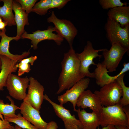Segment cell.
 <instances>
[{
	"label": "cell",
	"mask_w": 129,
	"mask_h": 129,
	"mask_svg": "<svg viewBox=\"0 0 129 129\" xmlns=\"http://www.w3.org/2000/svg\"><path fill=\"white\" fill-rule=\"evenodd\" d=\"M61 64V71L58 80L59 87L56 93L58 94L85 77L80 72V61L73 46L64 54Z\"/></svg>",
	"instance_id": "obj_1"
},
{
	"label": "cell",
	"mask_w": 129,
	"mask_h": 129,
	"mask_svg": "<svg viewBox=\"0 0 129 129\" xmlns=\"http://www.w3.org/2000/svg\"><path fill=\"white\" fill-rule=\"evenodd\" d=\"M99 115L100 125L102 128L109 125L124 126L129 128V120L123 111V107L119 103L103 106Z\"/></svg>",
	"instance_id": "obj_2"
},
{
	"label": "cell",
	"mask_w": 129,
	"mask_h": 129,
	"mask_svg": "<svg viewBox=\"0 0 129 129\" xmlns=\"http://www.w3.org/2000/svg\"><path fill=\"white\" fill-rule=\"evenodd\" d=\"M104 28L107 38L111 44L119 43L129 49V25L123 28L119 23L108 17Z\"/></svg>",
	"instance_id": "obj_3"
},
{
	"label": "cell",
	"mask_w": 129,
	"mask_h": 129,
	"mask_svg": "<svg viewBox=\"0 0 129 129\" xmlns=\"http://www.w3.org/2000/svg\"><path fill=\"white\" fill-rule=\"evenodd\" d=\"M94 93L99 98L102 106L107 107L119 103L122 96L121 87L116 81L103 86Z\"/></svg>",
	"instance_id": "obj_4"
},
{
	"label": "cell",
	"mask_w": 129,
	"mask_h": 129,
	"mask_svg": "<svg viewBox=\"0 0 129 129\" xmlns=\"http://www.w3.org/2000/svg\"><path fill=\"white\" fill-rule=\"evenodd\" d=\"M108 49L106 48L95 49L93 47L92 43L88 41L83 51L80 53H76L80 62V71L81 74L85 77L94 78V73L90 72L89 67L91 65H96L93 61L94 59L97 57L100 58L102 57V55L98 54L99 52Z\"/></svg>",
	"instance_id": "obj_5"
},
{
	"label": "cell",
	"mask_w": 129,
	"mask_h": 129,
	"mask_svg": "<svg viewBox=\"0 0 129 129\" xmlns=\"http://www.w3.org/2000/svg\"><path fill=\"white\" fill-rule=\"evenodd\" d=\"M47 21L48 23H53L57 34L67 40L70 47L72 46L74 39L78 31L71 22L66 19H59L54 11H52L50 16L47 18Z\"/></svg>",
	"instance_id": "obj_6"
},
{
	"label": "cell",
	"mask_w": 129,
	"mask_h": 129,
	"mask_svg": "<svg viewBox=\"0 0 129 129\" xmlns=\"http://www.w3.org/2000/svg\"><path fill=\"white\" fill-rule=\"evenodd\" d=\"M29 82V78L27 76L22 78L11 73L8 78L6 87L11 97L16 99L23 100L27 96Z\"/></svg>",
	"instance_id": "obj_7"
},
{
	"label": "cell",
	"mask_w": 129,
	"mask_h": 129,
	"mask_svg": "<svg viewBox=\"0 0 129 129\" xmlns=\"http://www.w3.org/2000/svg\"><path fill=\"white\" fill-rule=\"evenodd\" d=\"M111 44L110 49L102 51L104 60L102 64L104 66L108 72L115 71L123 56L129 49L123 47L118 43Z\"/></svg>",
	"instance_id": "obj_8"
},
{
	"label": "cell",
	"mask_w": 129,
	"mask_h": 129,
	"mask_svg": "<svg viewBox=\"0 0 129 129\" xmlns=\"http://www.w3.org/2000/svg\"><path fill=\"white\" fill-rule=\"evenodd\" d=\"M56 31L52 26H48L47 29L44 30H38L29 34L25 31L21 37L22 39H27L31 40L32 47L35 50L38 48L39 43L45 40H53L56 44L60 45L63 41L64 38L58 34L53 33Z\"/></svg>",
	"instance_id": "obj_9"
},
{
	"label": "cell",
	"mask_w": 129,
	"mask_h": 129,
	"mask_svg": "<svg viewBox=\"0 0 129 129\" xmlns=\"http://www.w3.org/2000/svg\"><path fill=\"white\" fill-rule=\"evenodd\" d=\"M90 81L88 78H83L67 90L64 93L58 96L57 99L60 104L63 105L67 102H70L72 105L74 111L75 112L76 109L75 107L78 99L88 88Z\"/></svg>",
	"instance_id": "obj_10"
},
{
	"label": "cell",
	"mask_w": 129,
	"mask_h": 129,
	"mask_svg": "<svg viewBox=\"0 0 129 129\" xmlns=\"http://www.w3.org/2000/svg\"><path fill=\"white\" fill-rule=\"evenodd\" d=\"M44 99L52 106L56 115L63 122L65 129H82L83 127L80 120L74 115L71 114L70 110L53 102L46 94L44 95Z\"/></svg>",
	"instance_id": "obj_11"
},
{
	"label": "cell",
	"mask_w": 129,
	"mask_h": 129,
	"mask_svg": "<svg viewBox=\"0 0 129 129\" xmlns=\"http://www.w3.org/2000/svg\"><path fill=\"white\" fill-rule=\"evenodd\" d=\"M29 79L27 93L24 100L27 102L33 107L39 111L44 99V88L32 77H30Z\"/></svg>",
	"instance_id": "obj_12"
},
{
	"label": "cell",
	"mask_w": 129,
	"mask_h": 129,
	"mask_svg": "<svg viewBox=\"0 0 129 129\" xmlns=\"http://www.w3.org/2000/svg\"><path fill=\"white\" fill-rule=\"evenodd\" d=\"M19 108L20 113L25 119L38 129H46L48 123L42 119L39 111L25 100H23Z\"/></svg>",
	"instance_id": "obj_13"
},
{
	"label": "cell",
	"mask_w": 129,
	"mask_h": 129,
	"mask_svg": "<svg viewBox=\"0 0 129 129\" xmlns=\"http://www.w3.org/2000/svg\"><path fill=\"white\" fill-rule=\"evenodd\" d=\"M96 65L97 67L93 72L94 78L97 85L101 87L115 81L119 76L129 70V63H124L120 72L117 75L111 76L108 74V70L102 63H99Z\"/></svg>",
	"instance_id": "obj_14"
},
{
	"label": "cell",
	"mask_w": 129,
	"mask_h": 129,
	"mask_svg": "<svg viewBox=\"0 0 129 129\" xmlns=\"http://www.w3.org/2000/svg\"><path fill=\"white\" fill-rule=\"evenodd\" d=\"M76 106L84 109L89 108L92 111L99 113L102 106L98 97L89 90H85L80 96Z\"/></svg>",
	"instance_id": "obj_15"
},
{
	"label": "cell",
	"mask_w": 129,
	"mask_h": 129,
	"mask_svg": "<svg viewBox=\"0 0 129 129\" xmlns=\"http://www.w3.org/2000/svg\"><path fill=\"white\" fill-rule=\"evenodd\" d=\"M6 29L2 31L1 39L0 42V55L5 56L10 59L18 61H20L23 59L26 58L30 54L29 51L23 52L21 55L13 54L9 51V43L12 40L18 41L20 38L16 36L11 37L7 36L6 34Z\"/></svg>",
	"instance_id": "obj_16"
},
{
	"label": "cell",
	"mask_w": 129,
	"mask_h": 129,
	"mask_svg": "<svg viewBox=\"0 0 129 129\" xmlns=\"http://www.w3.org/2000/svg\"><path fill=\"white\" fill-rule=\"evenodd\" d=\"M12 8L15 13V20L17 27L16 36L21 38L22 35L25 31L24 27L28 25V15L22 8L21 5L15 0H13Z\"/></svg>",
	"instance_id": "obj_17"
},
{
	"label": "cell",
	"mask_w": 129,
	"mask_h": 129,
	"mask_svg": "<svg viewBox=\"0 0 129 129\" xmlns=\"http://www.w3.org/2000/svg\"><path fill=\"white\" fill-rule=\"evenodd\" d=\"M75 112L82 125V129H96L100 126L99 113L93 111L88 113L84 109L81 110L79 108Z\"/></svg>",
	"instance_id": "obj_18"
},
{
	"label": "cell",
	"mask_w": 129,
	"mask_h": 129,
	"mask_svg": "<svg viewBox=\"0 0 129 129\" xmlns=\"http://www.w3.org/2000/svg\"><path fill=\"white\" fill-rule=\"evenodd\" d=\"M2 61L1 69L0 72V91H3L6 87L7 79L9 75L15 72L17 68L16 66L18 61L11 60L7 57L0 55Z\"/></svg>",
	"instance_id": "obj_19"
},
{
	"label": "cell",
	"mask_w": 129,
	"mask_h": 129,
	"mask_svg": "<svg viewBox=\"0 0 129 129\" xmlns=\"http://www.w3.org/2000/svg\"><path fill=\"white\" fill-rule=\"evenodd\" d=\"M107 16L108 18L119 23L124 28L129 25V6H124L109 9Z\"/></svg>",
	"instance_id": "obj_20"
},
{
	"label": "cell",
	"mask_w": 129,
	"mask_h": 129,
	"mask_svg": "<svg viewBox=\"0 0 129 129\" xmlns=\"http://www.w3.org/2000/svg\"><path fill=\"white\" fill-rule=\"evenodd\" d=\"M12 0H0L4 5L2 6L0 5V17L6 23L7 26H11L16 25L15 21V15L12 12Z\"/></svg>",
	"instance_id": "obj_21"
},
{
	"label": "cell",
	"mask_w": 129,
	"mask_h": 129,
	"mask_svg": "<svg viewBox=\"0 0 129 129\" xmlns=\"http://www.w3.org/2000/svg\"><path fill=\"white\" fill-rule=\"evenodd\" d=\"M10 101L11 103L5 104L3 100L0 99V116H4V119L14 118L17 117L15 113L16 110L20 109V108L16 105L13 100L9 96L6 97Z\"/></svg>",
	"instance_id": "obj_22"
},
{
	"label": "cell",
	"mask_w": 129,
	"mask_h": 129,
	"mask_svg": "<svg viewBox=\"0 0 129 129\" xmlns=\"http://www.w3.org/2000/svg\"><path fill=\"white\" fill-rule=\"evenodd\" d=\"M37 56H31L23 59L16 65L18 68V76H20L25 73H28L31 70L30 64L32 65L37 59Z\"/></svg>",
	"instance_id": "obj_23"
},
{
	"label": "cell",
	"mask_w": 129,
	"mask_h": 129,
	"mask_svg": "<svg viewBox=\"0 0 129 129\" xmlns=\"http://www.w3.org/2000/svg\"><path fill=\"white\" fill-rule=\"evenodd\" d=\"M125 74H123L119 76L116 80L121 87L122 96L119 104L122 107L129 105V87L126 86L124 81Z\"/></svg>",
	"instance_id": "obj_24"
},
{
	"label": "cell",
	"mask_w": 129,
	"mask_h": 129,
	"mask_svg": "<svg viewBox=\"0 0 129 129\" xmlns=\"http://www.w3.org/2000/svg\"><path fill=\"white\" fill-rule=\"evenodd\" d=\"M9 122L14 123L22 129H38L25 119L21 114L18 113L17 117L14 118H10L5 119Z\"/></svg>",
	"instance_id": "obj_25"
},
{
	"label": "cell",
	"mask_w": 129,
	"mask_h": 129,
	"mask_svg": "<svg viewBox=\"0 0 129 129\" xmlns=\"http://www.w3.org/2000/svg\"><path fill=\"white\" fill-rule=\"evenodd\" d=\"M52 0H41L36 3L32 11L41 16L44 15L48 12Z\"/></svg>",
	"instance_id": "obj_26"
},
{
	"label": "cell",
	"mask_w": 129,
	"mask_h": 129,
	"mask_svg": "<svg viewBox=\"0 0 129 129\" xmlns=\"http://www.w3.org/2000/svg\"><path fill=\"white\" fill-rule=\"evenodd\" d=\"M99 4L104 10H108L124 6H127V3L122 2L120 0H99Z\"/></svg>",
	"instance_id": "obj_27"
},
{
	"label": "cell",
	"mask_w": 129,
	"mask_h": 129,
	"mask_svg": "<svg viewBox=\"0 0 129 129\" xmlns=\"http://www.w3.org/2000/svg\"><path fill=\"white\" fill-rule=\"evenodd\" d=\"M27 14L32 11V9L38 1L37 0H16Z\"/></svg>",
	"instance_id": "obj_28"
},
{
	"label": "cell",
	"mask_w": 129,
	"mask_h": 129,
	"mask_svg": "<svg viewBox=\"0 0 129 129\" xmlns=\"http://www.w3.org/2000/svg\"><path fill=\"white\" fill-rule=\"evenodd\" d=\"M70 0H52L49 9L57 8L59 9L63 7Z\"/></svg>",
	"instance_id": "obj_29"
},
{
	"label": "cell",
	"mask_w": 129,
	"mask_h": 129,
	"mask_svg": "<svg viewBox=\"0 0 129 129\" xmlns=\"http://www.w3.org/2000/svg\"><path fill=\"white\" fill-rule=\"evenodd\" d=\"M0 129H15L14 126L12 125L3 116H0Z\"/></svg>",
	"instance_id": "obj_30"
},
{
	"label": "cell",
	"mask_w": 129,
	"mask_h": 129,
	"mask_svg": "<svg viewBox=\"0 0 129 129\" xmlns=\"http://www.w3.org/2000/svg\"><path fill=\"white\" fill-rule=\"evenodd\" d=\"M58 126L54 121H51L48 123L46 129H57Z\"/></svg>",
	"instance_id": "obj_31"
},
{
	"label": "cell",
	"mask_w": 129,
	"mask_h": 129,
	"mask_svg": "<svg viewBox=\"0 0 129 129\" xmlns=\"http://www.w3.org/2000/svg\"><path fill=\"white\" fill-rule=\"evenodd\" d=\"M123 109L128 120H129V105L123 107Z\"/></svg>",
	"instance_id": "obj_32"
},
{
	"label": "cell",
	"mask_w": 129,
	"mask_h": 129,
	"mask_svg": "<svg viewBox=\"0 0 129 129\" xmlns=\"http://www.w3.org/2000/svg\"><path fill=\"white\" fill-rule=\"evenodd\" d=\"M7 26L6 23L4 21L0 22V30L2 31L5 29V27Z\"/></svg>",
	"instance_id": "obj_33"
},
{
	"label": "cell",
	"mask_w": 129,
	"mask_h": 129,
	"mask_svg": "<svg viewBox=\"0 0 129 129\" xmlns=\"http://www.w3.org/2000/svg\"><path fill=\"white\" fill-rule=\"evenodd\" d=\"M117 129L116 127L112 125H109L101 129Z\"/></svg>",
	"instance_id": "obj_34"
},
{
	"label": "cell",
	"mask_w": 129,
	"mask_h": 129,
	"mask_svg": "<svg viewBox=\"0 0 129 129\" xmlns=\"http://www.w3.org/2000/svg\"><path fill=\"white\" fill-rule=\"evenodd\" d=\"M115 127L117 129H129V128L124 126L119 125Z\"/></svg>",
	"instance_id": "obj_35"
},
{
	"label": "cell",
	"mask_w": 129,
	"mask_h": 129,
	"mask_svg": "<svg viewBox=\"0 0 129 129\" xmlns=\"http://www.w3.org/2000/svg\"><path fill=\"white\" fill-rule=\"evenodd\" d=\"M14 128L15 129H22L21 128L16 125H15Z\"/></svg>",
	"instance_id": "obj_36"
},
{
	"label": "cell",
	"mask_w": 129,
	"mask_h": 129,
	"mask_svg": "<svg viewBox=\"0 0 129 129\" xmlns=\"http://www.w3.org/2000/svg\"><path fill=\"white\" fill-rule=\"evenodd\" d=\"M2 66V61L1 59L0 56V72L1 71V67Z\"/></svg>",
	"instance_id": "obj_37"
},
{
	"label": "cell",
	"mask_w": 129,
	"mask_h": 129,
	"mask_svg": "<svg viewBox=\"0 0 129 129\" xmlns=\"http://www.w3.org/2000/svg\"><path fill=\"white\" fill-rule=\"evenodd\" d=\"M3 21L2 18L0 17V22H2Z\"/></svg>",
	"instance_id": "obj_38"
},
{
	"label": "cell",
	"mask_w": 129,
	"mask_h": 129,
	"mask_svg": "<svg viewBox=\"0 0 129 129\" xmlns=\"http://www.w3.org/2000/svg\"><path fill=\"white\" fill-rule=\"evenodd\" d=\"M2 31H1L0 30V37H1L2 34Z\"/></svg>",
	"instance_id": "obj_39"
}]
</instances>
